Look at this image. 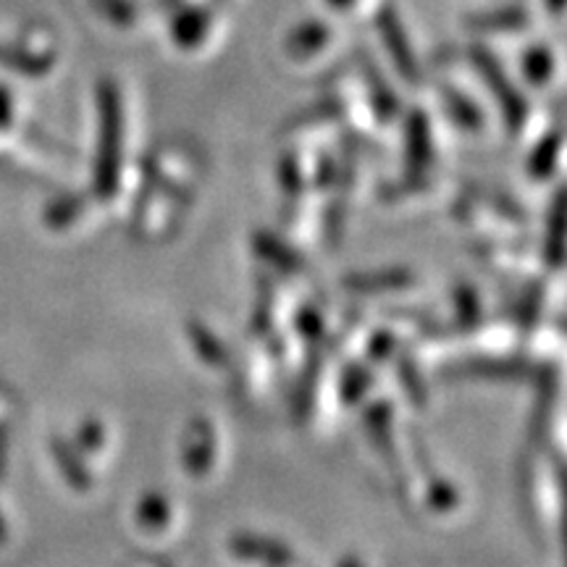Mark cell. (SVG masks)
Here are the masks:
<instances>
[]
</instances>
